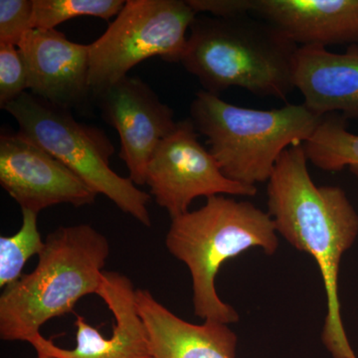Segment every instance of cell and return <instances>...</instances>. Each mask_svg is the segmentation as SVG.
Returning a JSON list of instances; mask_svg holds the SVG:
<instances>
[{
    "label": "cell",
    "mask_w": 358,
    "mask_h": 358,
    "mask_svg": "<svg viewBox=\"0 0 358 358\" xmlns=\"http://www.w3.org/2000/svg\"><path fill=\"white\" fill-rule=\"evenodd\" d=\"M303 145L285 150L268 181V214L275 230L319 266L327 294L322 343L334 358H357L341 319L338 274L358 236V214L338 186H317Z\"/></svg>",
    "instance_id": "obj_1"
},
{
    "label": "cell",
    "mask_w": 358,
    "mask_h": 358,
    "mask_svg": "<svg viewBox=\"0 0 358 358\" xmlns=\"http://www.w3.org/2000/svg\"><path fill=\"white\" fill-rule=\"evenodd\" d=\"M110 243L87 224L61 226L45 240L33 272L0 296V338L26 341L55 317L72 313L78 301L98 293Z\"/></svg>",
    "instance_id": "obj_2"
},
{
    "label": "cell",
    "mask_w": 358,
    "mask_h": 358,
    "mask_svg": "<svg viewBox=\"0 0 358 358\" xmlns=\"http://www.w3.org/2000/svg\"><path fill=\"white\" fill-rule=\"evenodd\" d=\"M181 64L204 91L219 96L232 87L286 99L294 89L299 46L274 26L249 14L196 17L190 26Z\"/></svg>",
    "instance_id": "obj_3"
},
{
    "label": "cell",
    "mask_w": 358,
    "mask_h": 358,
    "mask_svg": "<svg viewBox=\"0 0 358 358\" xmlns=\"http://www.w3.org/2000/svg\"><path fill=\"white\" fill-rule=\"evenodd\" d=\"M166 245L189 268L195 315L230 324L239 315L218 296L215 279L221 266L256 247L273 255L279 238L270 214L248 201L217 195L207 199L201 208L171 219Z\"/></svg>",
    "instance_id": "obj_4"
},
{
    "label": "cell",
    "mask_w": 358,
    "mask_h": 358,
    "mask_svg": "<svg viewBox=\"0 0 358 358\" xmlns=\"http://www.w3.org/2000/svg\"><path fill=\"white\" fill-rule=\"evenodd\" d=\"M322 119L303 103L251 109L206 91L199 92L190 106V120L206 136L209 152L222 173L249 186L268 181L282 152L303 145Z\"/></svg>",
    "instance_id": "obj_5"
},
{
    "label": "cell",
    "mask_w": 358,
    "mask_h": 358,
    "mask_svg": "<svg viewBox=\"0 0 358 358\" xmlns=\"http://www.w3.org/2000/svg\"><path fill=\"white\" fill-rule=\"evenodd\" d=\"M4 110L17 122L18 133L65 164L94 192L105 195L143 225L152 226L150 195L110 169L115 148L102 129L76 121L71 110L28 92Z\"/></svg>",
    "instance_id": "obj_6"
},
{
    "label": "cell",
    "mask_w": 358,
    "mask_h": 358,
    "mask_svg": "<svg viewBox=\"0 0 358 358\" xmlns=\"http://www.w3.org/2000/svg\"><path fill=\"white\" fill-rule=\"evenodd\" d=\"M196 14L182 0L126 1L102 36L89 44L93 99L148 59L180 63L187 47L186 33Z\"/></svg>",
    "instance_id": "obj_7"
},
{
    "label": "cell",
    "mask_w": 358,
    "mask_h": 358,
    "mask_svg": "<svg viewBox=\"0 0 358 358\" xmlns=\"http://www.w3.org/2000/svg\"><path fill=\"white\" fill-rule=\"evenodd\" d=\"M145 185L171 219L189 212L190 204L199 197L257 193L256 186L231 180L222 173L209 150L200 143L190 119L178 122L173 133L160 141L148 162Z\"/></svg>",
    "instance_id": "obj_8"
},
{
    "label": "cell",
    "mask_w": 358,
    "mask_h": 358,
    "mask_svg": "<svg viewBox=\"0 0 358 358\" xmlns=\"http://www.w3.org/2000/svg\"><path fill=\"white\" fill-rule=\"evenodd\" d=\"M0 185L21 210L37 214L59 204L91 205L98 195L65 164L20 133L0 136Z\"/></svg>",
    "instance_id": "obj_9"
},
{
    "label": "cell",
    "mask_w": 358,
    "mask_h": 358,
    "mask_svg": "<svg viewBox=\"0 0 358 358\" xmlns=\"http://www.w3.org/2000/svg\"><path fill=\"white\" fill-rule=\"evenodd\" d=\"M94 100L105 122L119 133V157L128 167L129 178L134 185H145L150 157L178 124L173 110L136 77L122 78Z\"/></svg>",
    "instance_id": "obj_10"
},
{
    "label": "cell",
    "mask_w": 358,
    "mask_h": 358,
    "mask_svg": "<svg viewBox=\"0 0 358 358\" xmlns=\"http://www.w3.org/2000/svg\"><path fill=\"white\" fill-rule=\"evenodd\" d=\"M136 289L126 275L103 272L98 294L114 315L112 336L105 338L77 315L76 346L59 348L41 334L30 339L37 355L56 358H152L145 322L136 307Z\"/></svg>",
    "instance_id": "obj_11"
},
{
    "label": "cell",
    "mask_w": 358,
    "mask_h": 358,
    "mask_svg": "<svg viewBox=\"0 0 358 358\" xmlns=\"http://www.w3.org/2000/svg\"><path fill=\"white\" fill-rule=\"evenodd\" d=\"M17 48L32 95L67 110H86L94 100L89 85V44L70 41L56 29H32Z\"/></svg>",
    "instance_id": "obj_12"
},
{
    "label": "cell",
    "mask_w": 358,
    "mask_h": 358,
    "mask_svg": "<svg viewBox=\"0 0 358 358\" xmlns=\"http://www.w3.org/2000/svg\"><path fill=\"white\" fill-rule=\"evenodd\" d=\"M247 8L298 46L358 42V0H247Z\"/></svg>",
    "instance_id": "obj_13"
},
{
    "label": "cell",
    "mask_w": 358,
    "mask_h": 358,
    "mask_svg": "<svg viewBox=\"0 0 358 358\" xmlns=\"http://www.w3.org/2000/svg\"><path fill=\"white\" fill-rule=\"evenodd\" d=\"M294 88L303 105L324 117L341 112L345 119L358 120V47L338 54L322 46H299L293 66Z\"/></svg>",
    "instance_id": "obj_14"
},
{
    "label": "cell",
    "mask_w": 358,
    "mask_h": 358,
    "mask_svg": "<svg viewBox=\"0 0 358 358\" xmlns=\"http://www.w3.org/2000/svg\"><path fill=\"white\" fill-rule=\"evenodd\" d=\"M136 307L147 329L152 358H235L237 336L228 324H194L164 307L148 289L136 292Z\"/></svg>",
    "instance_id": "obj_15"
},
{
    "label": "cell",
    "mask_w": 358,
    "mask_h": 358,
    "mask_svg": "<svg viewBox=\"0 0 358 358\" xmlns=\"http://www.w3.org/2000/svg\"><path fill=\"white\" fill-rule=\"evenodd\" d=\"M343 117L324 115L320 126L305 143L308 162L329 173L350 167L358 174V136L346 129Z\"/></svg>",
    "instance_id": "obj_16"
},
{
    "label": "cell",
    "mask_w": 358,
    "mask_h": 358,
    "mask_svg": "<svg viewBox=\"0 0 358 358\" xmlns=\"http://www.w3.org/2000/svg\"><path fill=\"white\" fill-rule=\"evenodd\" d=\"M22 211V225L11 236L0 237V287L6 289L22 277L25 264L34 255L39 256L45 241L37 225L38 214Z\"/></svg>",
    "instance_id": "obj_17"
},
{
    "label": "cell",
    "mask_w": 358,
    "mask_h": 358,
    "mask_svg": "<svg viewBox=\"0 0 358 358\" xmlns=\"http://www.w3.org/2000/svg\"><path fill=\"white\" fill-rule=\"evenodd\" d=\"M124 0H33V29H55L61 23L94 16L110 20L124 8Z\"/></svg>",
    "instance_id": "obj_18"
},
{
    "label": "cell",
    "mask_w": 358,
    "mask_h": 358,
    "mask_svg": "<svg viewBox=\"0 0 358 358\" xmlns=\"http://www.w3.org/2000/svg\"><path fill=\"white\" fill-rule=\"evenodd\" d=\"M27 89V71L17 47L0 44V108L6 109Z\"/></svg>",
    "instance_id": "obj_19"
},
{
    "label": "cell",
    "mask_w": 358,
    "mask_h": 358,
    "mask_svg": "<svg viewBox=\"0 0 358 358\" xmlns=\"http://www.w3.org/2000/svg\"><path fill=\"white\" fill-rule=\"evenodd\" d=\"M33 0H0V44L18 46L33 29Z\"/></svg>",
    "instance_id": "obj_20"
},
{
    "label": "cell",
    "mask_w": 358,
    "mask_h": 358,
    "mask_svg": "<svg viewBox=\"0 0 358 358\" xmlns=\"http://www.w3.org/2000/svg\"><path fill=\"white\" fill-rule=\"evenodd\" d=\"M37 358H56V357H49V355H37Z\"/></svg>",
    "instance_id": "obj_21"
}]
</instances>
